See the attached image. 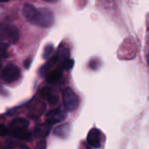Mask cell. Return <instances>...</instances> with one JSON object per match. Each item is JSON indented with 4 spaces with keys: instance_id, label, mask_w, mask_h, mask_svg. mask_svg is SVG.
Here are the masks:
<instances>
[{
    "instance_id": "1",
    "label": "cell",
    "mask_w": 149,
    "mask_h": 149,
    "mask_svg": "<svg viewBox=\"0 0 149 149\" xmlns=\"http://www.w3.org/2000/svg\"><path fill=\"white\" fill-rule=\"evenodd\" d=\"M31 23L40 27H50L54 23L53 13L47 8L38 9L36 16L32 19Z\"/></svg>"
},
{
    "instance_id": "2",
    "label": "cell",
    "mask_w": 149,
    "mask_h": 149,
    "mask_svg": "<svg viewBox=\"0 0 149 149\" xmlns=\"http://www.w3.org/2000/svg\"><path fill=\"white\" fill-rule=\"evenodd\" d=\"M0 37L4 41L15 44L19 38V32L16 26L10 24H3L0 26Z\"/></svg>"
},
{
    "instance_id": "3",
    "label": "cell",
    "mask_w": 149,
    "mask_h": 149,
    "mask_svg": "<svg viewBox=\"0 0 149 149\" xmlns=\"http://www.w3.org/2000/svg\"><path fill=\"white\" fill-rule=\"evenodd\" d=\"M63 102L65 108L67 111H74L78 108L79 104V100L76 93L69 87L65 88L63 92Z\"/></svg>"
},
{
    "instance_id": "4",
    "label": "cell",
    "mask_w": 149,
    "mask_h": 149,
    "mask_svg": "<svg viewBox=\"0 0 149 149\" xmlns=\"http://www.w3.org/2000/svg\"><path fill=\"white\" fill-rule=\"evenodd\" d=\"M1 76L4 82L6 83H13L17 81L20 77V70L15 65H8L3 70Z\"/></svg>"
},
{
    "instance_id": "5",
    "label": "cell",
    "mask_w": 149,
    "mask_h": 149,
    "mask_svg": "<svg viewBox=\"0 0 149 149\" xmlns=\"http://www.w3.org/2000/svg\"><path fill=\"white\" fill-rule=\"evenodd\" d=\"M45 109H46V105L45 104V102L38 99L32 100L27 107L28 113L31 118L40 117L42 114H44Z\"/></svg>"
},
{
    "instance_id": "6",
    "label": "cell",
    "mask_w": 149,
    "mask_h": 149,
    "mask_svg": "<svg viewBox=\"0 0 149 149\" xmlns=\"http://www.w3.org/2000/svg\"><path fill=\"white\" fill-rule=\"evenodd\" d=\"M66 112L60 109V108H56V109H52L50 112H48V113L46 114V121L51 123L52 125L53 124H57L59 122H62L63 120H65L66 118Z\"/></svg>"
},
{
    "instance_id": "7",
    "label": "cell",
    "mask_w": 149,
    "mask_h": 149,
    "mask_svg": "<svg viewBox=\"0 0 149 149\" xmlns=\"http://www.w3.org/2000/svg\"><path fill=\"white\" fill-rule=\"evenodd\" d=\"M39 94L40 97L43 100H46L50 106H55L58 102V97L52 87H44L43 89H41Z\"/></svg>"
},
{
    "instance_id": "8",
    "label": "cell",
    "mask_w": 149,
    "mask_h": 149,
    "mask_svg": "<svg viewBox=\"0 0 149 149\" xmlns=\"http://www.w3.org/2000/svg\"><path fill=\"white\" fill-rule=\"evenodd\" d=\"M102 134L97 128H93L90 130L87 135V143L94 148H99L101 146Z\"/></svg>"
},
{
    "instance_id": "9",
    "label": "cell",
    "mask_w": 149,
    "mask_h": 149,
    "mask_svg": "<svg viewBox=\"0 0 149 149\" xmlns=\"http://www.w3.org/2000/svg\"><path fill=\"white\" fill-rule=\"evenodd\" d=\"M52 124L49 122H45V123H42L39 124L36 127L35 130H34V135L36 138L38 139H45V137H47L52 130Z\"/></svg>"
},
{
    "instance_id": "10",
    "label": "cell",
    "mask_w": 149,
    "mask_h": 149,
    "mask_svg": "<svg viewBox=\"0 0 149 149\" xmlns=\"http://www.w3.org/2000/svg\"><path fill=\"white\" fill-rule=\"evenodd\" d=\"M29 127V121L24 118H16L9 124L10 130L26 129Z\"/></svg>"
},
{
    "instance_id": "11",
    "label": "cell",
    "mask_w": 149,
    "mask_h": 149,
    "mask_svg": "<svg viewBox=\"0 0 149 149\" xmlns=\"http://www.w3.org/2000/svg\"><path fill=\"white\" fill-rule=\"evenodd\" d=\"M10 129V128H9ZM14 138L20 140V141H31V134L26 129H19V130H10V134Z\"/></svg>"
},
{
    "instance_id": "12",
    "label": "cell",
    "mask_w": 149,
    "mask_h": 149,
    "mask_svg": "<svg viewBox=\"0 0 149 149\" xmlns=\"http://www.w3.org/2000/svg\"><path fill=\"white\" fill-rule=\"evenodd\" d=\"M57 61H58V58H57L56 55H55L54 57H52V58H49L48 61H47L45 64H44V65L40 67V69H39V71H38L39 75L42 76V77H45V76L47 75V73L50 72L51 68L56 64Z\"/></svg>"
},
{
    "instance_id": "13",
    "label": "cell",
    "mask_w": 149,
    "mask_h": 149,
    "mask_svg": "<svg viewBox=\"0 0 149 149\" xmlns=\"http://www.w3.org/2000/svg\"><path fill=\"white\" fill-rule=\"evenodd\" d=\"M62 68H57L52 72H49L45 76L46 81L50 84H54L58 82L62 77Z\"/></svg>"
},
{
    "instance_id": "14",
    "label": "cell",
    "mask_w": 149,
    "mask_h": 149,
    "mask_svg": "<svg viewBox=\"0 0 149 149\" xmlns=\"http://www.w3.org/2000/svg\"><path fill=\"white\" fill-rule=\"evenodd\" d=\"M38 11V9L35 8L33 5L29 4V3H25L24 5L23 8V14L25 17V18L27 20H29L30 22L32 21V19L34 18V17L36 16V13Z\"/></svg>"
},
{
    "instance_id": "15",
    "label": "cell",
    "mask_w": 149,
    "mask_h": 149,
    "mask_svg": "<svg viewBox=\"0 0 149 149\" xmlns=\"http://www.w3.org/2000/svg\"><path fill=\"white\" fill-rule=\"evenodd\" d=\"M53 133H54V135H56L57 137L65 139V138H66L69 135L70 125L69 124H63V125L56 127Z\"/></svg>"
},
{
    "instance_id": "16",
    "label": "cell",
    "mask_w": 149,
    "mask_h": 149,
    "mask_svg": "<svg viewBox=\"0 0 149 149\" xmlns=\"http://www.w3.org/2000/svg\"><path fill=\"white\" fill-rule=\"evenodd\" d=\"M53 51H54V47H53V45L52 44L46 45L45 47L44 48V52H43V54H42L43 58H45V59L50 58V57L52 54Z\"/></svg>"
},
{
    "instance_id": "17",
    "label": "cell",
    "mask_w": 149,
    "mask_h": 149,
    "mask_svg": "<svg viewBox=\"0 0 149 149\" xmlns=\"http://www.w3.org/2000/svg\"><path fill=\"white\" fill-rule=\"evenodd\" d=\"M60 63H61V68H62L63 70H70V69L73 66V64H74L73 60L70 59L69 58L64 59V60L61 61Z\"/></svg>"
},
{
    "instance_id": "18",
    "label": "cell",
    "mask_w": 149,
    "mask_h": 149,
    "mask_svg": "<svg viewBox=\"0 0 149 149\" xmlns=\"http://www.w3.org/2000/svg\"><path fill=\"white\" fill-rule=\"evenodd\" d=\"M7 48H8L7 45L0 41V58H1V57L5 56V53H6Z\"/></svg>"
},
{
    "instance_id": "19",
    "label": "cell",
    "mask_w": 149,
    "mask_h": 149,
    "mask_svg": "<svg viewBox=\"0 0 149 149\" xmlns=\"http://www.w3.org/2000/svg\"><path fill=\"white\" fill-rule=\"evenodd\" d=\"M10 134V129L5 127L4 126L0 125V136H4V135H8Z\"/></svg>"
},
{
    "instance_id": "20",
    "label": "cell",
    "mask_w": 149,
    "mask_h": 149,
    "mask_svg": "<svg viewBox=\"0 0 149 149\" xmlns=\"http://www.w3.org/2000/svg\"><path fill=\"white\" fill-rule=\"evenodd\" d=\"M31 58H27V59L24 61V67H25L26 69H28V68L30 67V65H31Z\"/></svg>"
},
{
    "instance_id": "21",
    "label": "cell",
    "mask_w": 149,
    "mask_h": 149,
    "mask_svg": "<svg viewBox=\"0 0 149 149\" xmlns=\"http://www.w3.org/2000/svg\"><path fill=\"white\" fill-rule=\"evenodd\" d=\"M46 147V145H45V142L44 141H39L38 143V145H37V148H45Z\"/></svg>"
},
{
    "instance_id": "22",
    "label": "cell",
    "mask_w": 149,
    "mask_h": 149,
    "mask_svg": "<svg viewBox=\"0 0 149 149\" xmlns=\"http://www.w3.org/2000/svg\"><path fill=\"white\" fill-rule=\"evenodd\" d=\"M44 1H46V2H56L57 0H44Z\"/></svg>"
},
{
    "instance_id": "23",
    "label": "cell",
    "mask_w": 149,
    "mask_h": 149,
    "mask_svg": "<svg viewBox=\"0 0 149 149\" xmlns=\"http://www.w3.org/2000/svg\"><path fill=\"white\" fill-rule=\"evenodd\" d=\"M10 0H0V3H3V2H8Z\"/></svg>"
},
{
    "instance_id": "24",
    "label": "cell",
    "mask_w": 149,
    "mask_h": 149,
    "mask_svg": "<svg viewBox=\"0 0 149 149\" xmlns=\"http://www.w3.org/2000/svg\"><path fill=\"white\" fill-rule=\"evenodd\" d=\"M148 65H149V53H148Z\"/></svg>"
},
{
    "instance_id": "25",
    "label": "cell",
    "mask_w": 149,
    "mask_h": 149,
    "mask_svg": "<svg viewBox=\"0 0 149 149\" xmlns=\"http://www.w3.org/2000/svg\"><path fill=\"white\" fill-rule=\"evenodd\" d=\"M1 65H2V63H1V60H0V69H1Z\"/></svg>"
}]
</instances>
